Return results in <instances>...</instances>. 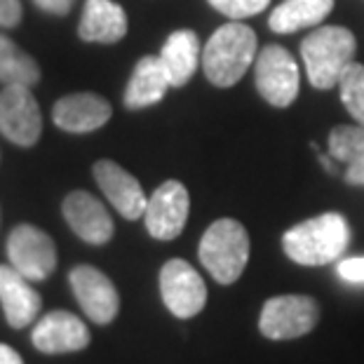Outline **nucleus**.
Returning <instances> with one entry per match:
<instances>
[{
	"label": "nucleus",
	"instance_id": "6",
	"mask_svg": "<svg viewBox=\"0 0 364 364\" xmlns=\"http://www.w3.org/2000/svg\"><path fill=\"white\" fill-rule=\"evenodd\" d=\"M7 259L31 282H43L57 268V245L33 223H19L7 237Z\"/></svg>",
	"mask_w": 364,
	"mask_h": 364
},
{
	"label": "nucleus",
	"instance_id": "19",
	"mask_svg": "<svg viewBox=\"0 0 364 364\" xmlns=\"http://www.w3.org/2000/svg\"><path fill=\"white\" fill-rule=\"evenodd\" d=\"M172 87L165 68L160 64V57H144L134 66V73L125 87V106L132 111L158 104L167 90Z\"/></svg>",
	"mask_w": 364,
	"mask_h": 364
},
{
	"label": "nucleus",
	"instance_id": "4",
	"mask_svg": "<svg viewBox=\"0 0 364 364\" xmlns=\"http://www.w3.org/2000/svg\"><path fill=\"white\" fill-rule=\"evenodd\" d=\"M200 263L219 284H233L250 261V235L235 219H219L205 230L198 247Z\"/></svg>",
	"mask_w": 364,
	"mask_h": 364
},
{
	"label": "nucleus",
	"instance_id": "25",
	"mask_svg": "<svg viewBox=\"0 0 364 364\" xmlns=\"http://www.w3.org/2000/svg\"><path fill=\"white\" fill-rule=\"evenodd\" d=\"M338 277L350 284H364V257H350L338 261Z\"/></svg>",
	"mask_w": 364,
	"mask_h": 364
},
{
	"label": "nucleus",
	"instance_id": "21",
	"mask_svg": "<svg viewBox=\"0 0 364 364\" xmlns=\"http://www.w3.org/2000/svg\"><path fill=\"white\" fill-rule=\"evenodd\" d=\"M41 80L38 61L24 52L17 43L0 33V82L3 85H33Z\"/></svg>",
	"mask_w": 364,
	"mask_h": 364
},
{
	"label": "nucleus",
	"instance_id": "12",
	"mask_svg": "<svg viewBox=\"0 0 364 364\" xmlns=\"http://www.w3.org/2000/svg\"><path fill=\"white\" fill-rule=\"evenodd\" d=\"M90 329L78 315L68 311H52L43 315L31 331V343L43 355L80 353L90 346Z\"/></svg>",
	"mask_w": 364,
	"mask_h": 364
},
{
	"label": "nucleus",
	"instance_id": "28",
	"mask_svg": "<svg viewBox=\"0 0 364 364\" xmlns=\"http://www.w3.org/2000/svg\"><path fill=\"white\" fill-rule=\"evenodd\" d=\"M346 181L350 186H364V160L353 162L346 169Z\"/></svg>",
	"mask_w": 364,
	"mask_h": 364
},
{
	"label": "nucleus",
	"instance_id": "14",
	"mask_svg": "<svg viewBox=\"0 0 364 364\" xmlns=\"http://www.w3.org/2000/svg\"><path fill=\"white\" fill-rule=\"evenodd\" d=\"M92 174H95V181L99 183L102 193L108 198V203L118 209L120 216H125L127 221L141 219L149 198H146L141 183L125 167H120L113 160H97Z\"/></svg>",
	"mask_w": 364,
	"mask_h": 364
},
{
	"label": "nucleus",
	"instance_id": "20",
	"mask_svg": "<svg viewBox=\"0 0 364 364\" xmlns=\"http://www.w3.org/2000/svg\"><path fill=\"white\" fill-rule=\"evenodd\" d=\"M334 7V0H284L270 12L268 26L275 33H294V31L317 26Z\"/></svg>",
	"mask_w": 364,
	"mask_h": 364
},
{
	"label": "nucleus",
	"instance_id": "27",
	"mask_svg": "<svg viewBox=\"0 0 364 364\" xmlns=\"http://www.w3.org/2000/svg\"><path fill=\"white\" fill-rule=\"evenodd\" d=\"M33 3L36 7H41L43 12L54 14V17H66L78 0H33Z\"/></svg>",
	"mask_w": 364,
	"mask_h": 364
},
{
	"label": "nucleus",
	"instance_id": "26",
	"mask_svg": "<svg viewBox=\"0 0 364 364\" xmlns=\"http://www.w3.org/2000/svg\"><path fill=\"white\" fill-rule=\"evenodd\" d=\"M21 3L19 0H0V26L3 28H14L21 21Z\"/></svg>",
	"mask_w": 364,
	"mask_h": 364
},
{
	"label": "nucleus",
	"instance_id": "5",
	"mask_svg": "<svg viewBox=\"0 0 364 364\" xmlns=\"http://www.w3.org/2000/svg\"><path fill=\"white\" fill-rule=\"evenodd\" d=\"M320 306L313 296L284 294L268 299L259 315V331L270 341H294L317 327Z\"/></svg>",
	"mask_w": 364,
	"mask_h": 364
},
{
	"label": "nucleus",
	"instance_id": "9",
	"mask_svg": "<svg viewBox=\"0 0 364 364\" xmlns=\"http://www.w3.org/2000/svg\"><path fill=\"white\" fill-rule=\"evenodd\" d=\"M296 59L282 45H268L257 54V90L270 106L287 108L299 95Z\"/></svg>",
	"mask_w": 364,
	"mask_h": 364
},
{
	"label": "nucleus",
	"instance_id": "8",
	"mask_svg": "<svg viewBox=\"0 0 364 364\" xmlns=\"http://www.w3.org/2000/svg\"><path fill=\"white\" fill-rule=\"evenodd\" d=\"M0 132L21 149H31L41 139V106L26 85H5L0 92Z\"/></svg>",
	"mask_w": 364,
	"mask_h": 364
},
{
	"label": "nucleus",
	"instance_id": "13",
	"mask_svg": "<svg viewBox=\"0 0 364 364\" xmlns=\"http://www.w3.org/2000/svg\"><path fill=\"white\" fill-rule=\"evenodd\" d=\"M61 212H64L68 228H71L82 242L95 245V247L111 242V237L115 233L113 219H111V214H108V209L99 203L92 193L71 191L64 198Z\"/></svg>",
	"mask_w": 364,
	"mask_h": 364
},
{
	"label": "nucleus",
	"instance_id": "23",
	"mask_svg": "<svg viewBox=\"0 0 364 364\" xmlns=\"http://www.w3.org/2000/svg\"><path fill=\"white\" fill-rule=\"evenodd\" d=\"M338 90H341V102L348 108V113L360 125H364V64L353 61L343 71V75H341Z\"/></svg>",
	"mask_w": 364,
	"mask_h": 364
},
{
	"label": "nucleus",
	"instance_id": "22",
	"mask_svg": "<svg viewBox=\"0 0 364 364\" xmlns=\"http://www.w3.org/2000/svg\"><path fill=\"white\" fill-rule=\"evenodd\" d=\"M329 156L353 165L364 160V125H338L329 134Z\"/></svg>",
	"mask_w": 364,
	"mask_h": 364
},
{
	"label": "nucleus",
	"instance_id": "24",
	"mask_svg": "<svg viewBox=\"0 0 364 364\" xmlns=\"http://www.w3.org/2000/svg\"><path fill=\"white\" fill-rule=\"evenodd\" d=\"M209 5L230 19H245L263 12L270 5V0H209Z\"/></svg>",
	"mask_w": 364,
	"mask_h": 364
},
{
	"label": "nucleus",
	"instance_id": "7",
	"mask_svg": "<svg viewBox=\"0 0 364 364\" xmlns=\"http://www.w3.org/2000/svg\"><path fill=\"white\" fill-rule=\"evenodd\" d=\"M160 296L174 317L191 320L207 304V284L188 261L169 259L160 270Z\"/></svg>",
	"mask_w": 364,
	"mask_h": 364
},
{
	"label": "nucleus",
	"instance_id": "15",
	"mask_svg": "<svg viewBox=\"0 0 364 364\" xmlns=\"http://www.w3.org/2000/svg\"><path fill=\"white\" fill-rule=\"evenodd\" d=\"M113 115L111 104L104 97L92 92H75V95L61 97L52 108L54 125L71 134H90L104 127Z\"/></svg>",
	"mask_w": 364,
	"mask_h": 364
},
{
	"label": "nucleus",
	"instance_id": "18",
	"mask_svg": "<svg viewBox=\"0 0 364 364\" xmlns=\"http://www.w3.org/2000/svg\"><path fill=\"white\" fill-rule=\"evenodd\" d=\"M158 57L169 82H172V87H183V85L193 78L198 64L203 61V50H200L198 33L188 28L169 33L167 43L162 45Z\"/></svg>",
	"mask_w": 364,
	"mask_h": 364
},
{
	"label": "nucleus",
	"instance_id": "11",
	"mask_svg": "<svg viewBox=\"0 0 364 364\" xmlns=\"http://www.w3.org/2000/svg\"><path fill=\"white\" fill-rule=\"evenodd\" d=\"M191 198L181 181H165L153 191L146 205L144 221L151 237L169 242L183 233V226L188 221Z\"/></svg>",
	"mask_w": 364,
	"mask_h": 364
},
{
	"label": "nucleus",
	"instance_id": "29",
	"mask_svg": "<svg viewBox=\"0 0 364 364\" xmlns=\"http://www.w3.org/2000/svg\"><path fill=\"white\" fill-rule=\"evenodd\" d=\"M0 364H24V360H21V355L14 348L0 343Z\"/></svg>",
	"mask_w": 364,
	"mask_h": 364
},
{
	"label": "nucleus",
	"instance_id": "2",
	"mask_svg": "<svg viewBox=\"0 0 364 364\" xmlns=\"http://www.w3.org/2000/svg\"><path fill=\"white\" fill-rule=\"evenodd\" d=\"M254 59H257V33L240 21L223 24L203 50L205 75L216 87H233Z\"/></svg>",
	"mask_w": 364,
	"mask_h": 364
},
{
	"label": "nucleus",
	"instance_id": "30",
	"mask_svg": "<svg viewBox=\"0 0 364 364\" xmlns=\"http://www.w3.org/2000/svg\"><path fill=\"white\" fill-rule=\"evenodd\" d=\"M320 162L324 165V169H327V172H331V174L336 172V167H334V162H331V158H327V156H320Z\"/></svg>",
	"mask_w": 364,
	"mask_h": 364
},
{
	"label": "nucleus",
	"instance_id": "16",
	"mask_svg": "<svg viewBox=\"0 0 364 364\" xmlns=\"http://www.w3.org/2000/svg\"><path fill=\"white\" fill-rule=\"evenodd\" d=\"M28 282L17 268L0 266V306L12 329L28 327L43 311V296Z\"/></svg>",
	"mask_w": 364,
	"mask_h": 364
},
{
	"label": "nucleus",
	"instance_id": "10",
	"mask_svg": "<svg viewBox=\"0 0 364 364\" xmlns=\"http://www.w3.org/2000/svg\"><path fill=\"white\" fill-rule=\"evenodd\" d=\"M68 284L82 313L97 324H111L120 313V294L111 277L95 266H75L68 273Z\"/></svg>",
	"mask_w": 364,
	"mask_h": 364
},
{
	"label": "nucleus",
	"instance_id": "1",
	"mask_svg": "<svg viewBox=\"0 0 364 364\" xmlns=\"http://www.w3.org/2000/svg\"><path fill=\"white\" fill-rule=\"evenodd\" d=\"M348 245H350V226L338 212L301 221L282 235L284 254L299 266H327L341 261Z\"/></svg>",
	"mask_w": 364,
	"mask_h": 364
},
{
	"label": "nucleus",
	"instance_id": "17",
	"mask_svg": "<svg viewBox=\"0 0 364 364\" xmlns=\"http://www.w3.org/2000/svg\"><path fill=\"white\" fill-rule=\"evenodd\" d=\"M127 33V14L113 0H85L78 36L85 43L113 45Z\"/></svg>",
	"mask_w": 364,
	"mask_h": 364
},
{
	"label": "nucleus",
	"instance_id": "3",
	"mask_svg": "<svg viewBox=\"0 0 364 364\" xmlns=\"http://www.w3.org/2000/svg\"><path fill=\"white\" fill-rule=\"evenodd\" d=\"M355 52L358 41L353 31L343 26H322L306 36V41L301 43V57L313 87H336L343 71L355 61Z\"/></svg>",
	"mask_w": 364,
	"mask_h": 364
}]
</instances>
